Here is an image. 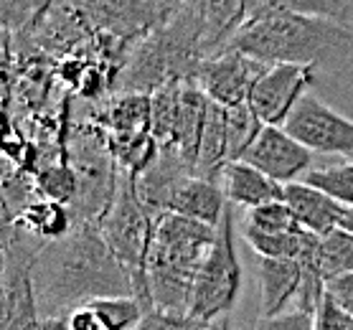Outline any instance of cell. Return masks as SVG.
<instances>
[{"instance_id":"1","label":"cell","mask_w":353,"mask_h":330,"mask_svg":"<svg viewBox=\"0 0 353 330\" xmlns=\"http://www.w3.org/2000/svg\"><path fill=\"white\" fill-rule=\"evenodd\" d=\"M31 280L41 320L69 318L105 298H137L135 277L110 251L94 221H77L66 236L46 244Z\"/></svg>"},{"instance_id":"2","label":"cell","mask_w":353,"mask_h":330,"mask_svg":"<svg viewBox=\"0 0 353 330\" xmlns=\"http://www.w3.org/2000/svg\"><path fill=\"white\" fill-rule=\"evenodd\" d=\"M229 49L265 64H292L315 76L353 74V25L333 18L267 13L252 18Z\"/></svg>"},{"instance_id":"3","label":"cell","mask_w":353,"mask_h":330,"mask_svg":"<svg viewBox=\"0 0 353 330\" xmlns=\"http://www.w3.org/2000/svg\"><path fill=\"white\" fill-rule=\"evenodd\" d=\"M203 61L201 0H183L165 23L125 51L112 89L117 94L153 97L173 81H196Z\"/></svg>"},{"instance_id":"4","label":"cell","mask_w":353,"mask_h":330,"mask_svg":"<svg viewBox=\"0 0 353 330\" xmlns=\"http://www.w3.org/2000/svg\"><path fill=\"white\" fill-rule=\"evenodd\" d=\"M216 244V229L163 214L153 226L145 257V292L155 310L188 318L193 282Z\"/></svg>"},{"instance_id":"5","label":"cell","mask_w":353,"mask_h":330,"mask_svg":"<svg viewBox=\"0 0 353 330\" xmlns=\"http://www.w3.org/2000/svg\"><path fill=\"white\" fill-rule=\"evenodd\" d=\"M66 163L77 178V198L69 206L74 224L77 221H99L112 206L117 185H120V165L110 145L107 130L81 125L66 137Z\"/></svg>"},{"instance_id":"6","label":"cell","mask_w":353,"mask_h":330,"mask_svg":"<svg viewBox=\"0 0 353 330\" xmlns=\"http://www.w3.org/2000/svg\"><path fill=\"white\" fill-rule=\"evenodd\" d=\"M97 226H99V234L107 242L110 251L135 277L137 300L143 302L145 310H153L148 292H145V257H148V247L153 239L155 221L143 206L140 196H137L135 181L128 173L120 170V185H117L114 201L105 216L97 221Z\"/></svg>"},{"instance_id":"7","label":"cell","mask_w":353,"mask_h":330,"mask_svg":"<svg viewBox=\"0 0 353 330\" xmlns=\"http://www.w3.org/2000/svg\"><path fill=\"white\" fill-rule=\"evenodd\" d=\"M241 290V265L234 247V211L226 209L224 218L216 229V244L209 251L206 262L201 265L193 282L188 320L199 325L219 322L216 318L229 315L236 305Z\"/></svg>"},{"instance_id":"8","label":"cell","mask_w":353,"mask_h":330,"mask_svg":"<svg viewBox=\"0 0 353 330\" xmlns=\"http://www.w3.org/2000/svg\"><path fill=\"white\" fill-rule=\"evenodd\" d=\"M77 6L84 23L117 41L122 49L153 33L181 8L161 0H77Z\"/></svg>"},{"instance_id":"9","label":"cell","mask_w":353,"mask_h":330,"mask_svg":"<svg viewBox=\"0 0 353 330\" xmlns=\"http://www.w3.org/2000/svg\"><path fill=\"white\" fill-rule=\"evenodd\" d=\"M282 127L313 155H345L353 158V120L307 92L295 105Z\"/></svg>"},{"instance_id":"10","label":"cell","mask_w":353,"mask_h":330,"mask_svg":"<svg viewBox=\"0 0 353 330\" xmlns=\"http://www.w3.org/2000/svg\"><path fill=\"white\" fill-rule=\"evenodd\" d=\"M270 69V64L241 51L224 49L216 56L206 59L196 74L201 92L221 107H236L249 102V94L257 79Z\"/></svg>"},{"instance_id":"11","label":"cell","mask_w":353,"mask_h":330,"mask_svg":"<svg viewBox=\"0 0 353 330\" xmlns=\"http://www.w3.org/2000/svg\"><path fill=\"white\" fill-rule=\"evenodd\" d=\"M315 74L310 69L292 64H272L257 79L249 105L254 110L262 125L270 127H282L295 105L310 92Z\"/></svg>"},{"instance_id":"12","label":"cell","mask_w":353,"mask_h":330,"mask_svg":"<svg viewBox=\"0 0 353 330\" xmlns=\"http://www.w3.org/2000/svg\"><path fill=\"white\" fill-rule=\"evenodd\" d=\"M241 161H247L249 165L262 170L267 178H272L274 183L288 185L295 183V181H303L300 176H305L310 170L313 153L303 143H297L285 127L265 125V130L254 140V145L249 147Z\"/></svg>"},{"instance_id":"13","label":"cell","mask_w":353,"mask_h":330,"mask_svg":"<svg viewBox=\"0 0 353 330\" xmlns=\"http://www.w3.org/2000/svg\"><path fill=\"white\" fill-rule=\"evenodd\" d=\"M285 203L295 214L297 224L321 239L341 229L345 214H348L345 206L333 201L330 196H325L305 181H295V183L285 185Z\"/></svg>"},{"instance_id":"14","label":"cell","mask_w":353,"mask_h":330,"mask_svg":"<svg viewBox=\"0 0 353 330\" xmlns=\"http://www.w3.org/2000/svg\"><path fill=\"white\" fill-rule=\"evenodd\" d=\"M232 203L226 201L224 185L206 181L199 176H188L176 185V191L168 201V214H178L183 218L206 224L211 229H219L226 209Z\"/></svg>"},{"instance_id":"15","label":"cell","mask_w":353,"mask_h":330,"mask_svg":"<svg viewBox=\"0 0 353 330\" xmlns=\"http://www.w3.org/2000/svg\"><path fill=\"white\" fill-rule=\"evenodd\" d=\"M221 185H224L226 201L247 211L274 201H285V185L274 183L272 178H267L262 170L249 165L247 161L229 163L221 176Z\"/></svg>"},{"instance_id":"16","label":"cell","mask_w":353,"mask_h":330,"mask_svg":"<svg viewBox=\"0 0 353 330\" xmlns=\"http://www.w3.org/2000/svg\"><path fill=\"white\" fill-rule=\"evenodd\" d=\"M303 282V265L295 259H259V295L262 315L277 318L297 298Z\"/></svg>"},{"instance_id":"17","label":"cell","mask_w":353,"mask_h":330,"mask_svg":"<svg viewBox=\"0 0 353 330\" xmlns=\"http://www.w3.org/2000/svg\"><path fill=\"white\" fill-rule=\"evenodd\" d=\"M249 8H252V0H201L206 59L229 49L234 36L247 25Z\"/></svg>"},{"instance_id":"18","label":"cell","mask_w":353,"mask_h":330,"mask_svg":"<svg viewBox=\"0 0 353 330\" xmlns=\"http://www.w3.org/2000/svg\"><path fill=\"white\" fill-rule=\"evenodd\" d=\"M209 102L211 99L201 92L196 81H185L183 89H181V107H178L173 147L183 155V161L191 165V170H196L201 132H203V122H206V112H209Z\"/></svg>"},{"instance_id":"19","label":"cell","mask_w":353,"mask_h":330,"mask_svg":"<svg viewBox=\"0 0 353 330\" xmlns=\"http://www.w3.org/2000/svg\"><path fill=\"white\" fill-rule=\"evenodd\" d=\"M226 165H229V127H226V107L209 102V112L201 132L199 158H196V176L221 183Z\"/></svg>"},{"instance_id":"20","label":"cell","mask_w":353,"mask_h":330,"mask_svg":"<svg viewBox=\"0 0 353 330\" xmlns=\"http://www.w3.org/2000/svg\"><path fill=\"white\" fill-rule=\"evenodd\" d=\"M8 224H18L23 231L31 234V236L51 244L72 231L74 218H72V209H69V206L41 196V198L28 203V206L18 214L16 221H8Z\"/></svg>"},{"instance_id":"21","label":"cell","mask_w":353,"mask_h":330,"mask_svg":"<svg viewBox=\"0 0 353 330\" xmlns=\"http://www.w3.org/2000/svg\"><path fill=\"white\" fill-rule=\"evenodd\" d=\"M150 105L148 94H114L102 114V130L110 135L150 132Z\"/></svg>"},{"instance_id":"22","label":"cell","mask_w":353,"mask_h":330,"mask_svg":"<svg viewBox=\"0 0 353 330\" xmlns=\"http://www.w3.org/2000/svg\"><path fill=\"white\" fill-rule=\"evenodd\" d=\"M244 239H247V244L254 249V254L259 259H295V262H300L321 236H315L310 231L259 234L244 229Z\"/></svg>"},{"instance_id":"23","label":"cell","mask_w":353,"mask_h":330,"mask_svg":"<svg viewBox=\"0 0 353 330\" xmlns=\"http://www.w3.org/2000/svg\"><path fill=\"white\" fill-rule=\"evenodd\" d=\"M267 13H290V16H318L348 23V6L343 0H252L249 21ZM247 21V23H249Z\"/></svg>"},{"instance_id":"24","label":"cell","mask_w":353,"mask_h":330,"mask_svg":"<svg viewBox=\"0 0 353 330\" xmlns=\"http://www.w3.org/2000/svg\"><path fill=\"white\" fill-rule=\"evenodd\" d=\"M185 81H173L150 97V135L155 137L158 147H173L176 135L178 107H181V89Z\"/></svg>"},{"instance_id":"25","label":"cell","mask_w":353,"mask_h":330,"mask_svg":"<svg viewBox=\"0 0 353 330\" xmlns=\"http://www.w3.org/2000/svg\"><path fill=\"white\" fill-rule=\"evenodd\" d=\"M226 127H229V163H234L247 155V150L254 145V140L265 130V125L254 114L252 105L244 102L236 107H226Z\"/></svg>"},{"instance_id":"26","label":"cell","mask_w":353,"mask_h":330,"mask_svg":"<svg viewBox=\"0 0 353 330\" xmlns=\"http://www.w3.org/2000/svg\"><path fill=\"white\" fill-rule=\"evenodd\" d=\"M303 181L330 196L345 209H353V161L325 165V168H310L303 176Z\"/></svg>"},{"instance_id":"27","label":"cell","mask_w":353,"mask_h":330,"mask_svg":"<svg viewBox=\"0 0 353 330\" xmlns=\"http://www.w3.org/2000/svg\"><path fill=\"white\" fill-rule=\"evenodd\" d=\"M321 269L325 285L353 272V234L336 229L321 244Z\"/></svg>"},{"instance_id":"28","label":"cell","mask_w":353,"mask_h":330,"mask_svg":"<svg viewBox=\"0 0 353 330\" xmlns=\"http://www.w3.org/2000/svg\"><path fill=\"white\" fill-rule=\"evenodd\" d=\"M36 183H39V194L43 198L59 201L64 206H72L77 198V178H74V170L69 168L66 161L43 165L36 173Z\"/></svg>"},{"instance_id":"29","label":"cell","mask_w":353,"mask_h":330,"mask_svg":"<svg viewBox=\"0 0 353 330\" xmlns=\"http://www.w3.org/2000/svg\"><path fill=\"white\" fill-rule=\"evenodd\" d=\"M249 231L259 234H297L305 231L303 226L297 224L295 214L290 211V206L285 201H274L259 209H252L247 214V226Z\"/></svg>"},{"instance_id":"30","label":"cell","mask_w":353,"mask_h":330,"mask_svg":"<svg viewBox=\"0 0 353 330\" xmlns=\"http://www.w3.org/2000/svg\"><path fill=\"white\" fill-rule=\"evenodd\" d=\"M92 307L105 318L112 330H135L137 322L148 313L137 298H105L92 302Z\"/></svg>"},{"instance_id":"31","label":"cell","mask_w":353,"mask_h":330,"mask_svg":"<svg viewBox=\"0 0 353 330\" xmlns=\"http://www.w3.org/2000/svg\"><path fill=\"white\" fill-rule=\"evenodd\" d=\"M54 0H3V25L6 31H21L28 23L43 18Z\"/></svg>"},{"instance_id":"32","label":"cell","mask_w":353,"mask_h":330,"mask_svg":"<svg viewBox=\"0 0 353 330\" xmlns=\"http://www.w3.org/2000/svg\"><path fill=\"white\" fill-rule=\"evenodd\" d=\"M315 330H353V315L345 313L325 292L323 302L315 310Z\"/></svg>"},{"instance_id":"33","label":"cell","mask_w":353,"mask_h":330,"mask_svg":"<svg viewBox=\"0 0 353 330\" xmlns=\"http://www.w3.org/2000/svg\"><path fill=\"white\" fill-rule=\"evenodd\" d=\"M199 322L188 320V318H181V315H170L163 313V310H148L143 315V320L137 322L135 330H196Z\"/></svg>"},{"instance_id":"34","label":"cell","mask_w":353,"mask_h":330,"mask_svg":"<svg viewBox=\"0 0 353 330\" xmlns=\"http://www.w3.org/2000/svg\"><path fill=\"white\" fill-rule=\"evenodd\" d=\"M259 330H315V315L290 310V313H282L277 318L262 320Z\"/></svg>"},{"instance_id":"35","label":"cell","mask_w":353,"mask_h":330,"mask_svg":"<svg viewBox=\"0 0 353 330\" xmlns=\"http://www.w3.org/2000/svg\"><path fill=\"white\" fill-rule=\"evenodd\" d=\"M66 325H69V330H112L107 325L105 318L97 313L92 305L74 310V313L66 318Z\"/></svg>"},{"instance_id":"36","label":"cell","mask_w":353,"mask_h":330,"mask_svg":"<svg viewBox=\"0 0 353 330\" xmlns=\"http://www.w3.org/2000/svg\"><path fill=\"white\" fill-rule=\"evenodd\" d=\"M328 295L336 300L338 305L343 307L345 313L353 315V272L328 282Z\"/></svg>"},{"instance_id":"37","label":"cell","mask_w":353,"mask_h":330,"mask_svg":"<svg viewBox=\"0 0 353 330\" xmlns=\"http://www.w3.org/2000/svg\"><path fill=\"white\" fill-rule=\"evenodd\" d=\"M341 229H345V231L353 234V209H348V214H345L343 224H341Z\"/></svg>"},{"instance_id":"38","label":"cell","mask_w":353,"mask_h":330,"mask_svg":"<svg viewBox=\"0 0 353 330\" xmlns=\"http://www.w3.org/2000/svg\"><path fill=\"white\" fill-rule=\"evenodd\" d=\"M196 330H226V328H221L219 322H209V325H199Z\"/></svg>"},{"instance_id":"39","label":"cell","mask_w":353,"mask_h":330,"mask_svg":"<svg viewBox=\"0 0 353 330\" xmlns=\"http://www.w3.org/2000/svg\"><path fill=\"white\" fill-rule=\"evenodd\" d=\"M161 3H168V6H181L183 0H161Z\"/></svg>"},{"instance_id":"40","label":"cell","mask_w":353,"mask_h":330,"mask_svg":"<svg viewBox=\"0 0 353 330\" xmlns=\"http://www.w3.org/2000/svg\"><path fill=\"white\" fill-rule=\"evenodd\" d=\"M348 161H353V158H348Z\"/></svg>"}]
</instances>
